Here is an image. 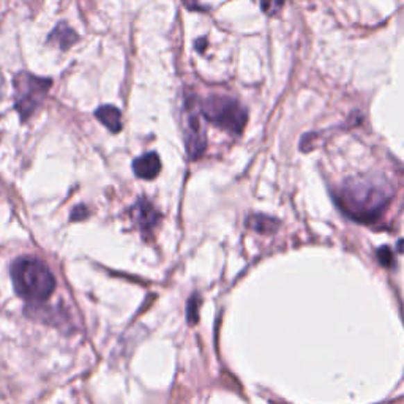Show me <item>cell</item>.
Returning <instances> with one entry per match:
<instances>
[{
    "instance_id": "cell-1",
    "label": "cell",
    "mask_w": 404,
    "mask_h": 404,
    "mask_svg": "<svg viewBox=\"0 0 404 404\" xmlns=\"http://www.w3.org/2000/svg\"><path fill=\"white\" fill-rule=\"evenodd\" d=\"M392 198V188L382 178H351L335 201L346 215L360 223H371L382 213Z\"/></svg>"
},
{
    "instance_id": "cell-2",
    "label": "cell",
    "mask_w": 404,
    "mask_h": 404,
    "mask_svg": "<svg viewBox=\"0 0 404 404\" xmlns=\"http://www.w3.org/2000/svg\"><path fill=\"white\" fill-rule=\"evenodd\" d=\"M11 281L18 296L28 303H43L56 289L54 275L35 258L16 259L11 265Z\"/></svg>"
},
{
    "instance_id": "cell-3",
    "label": "cell",
    "mask_w": 404,
    "mask_h": 404,
    "mask_svg": "<svg viewBox=\"0 0 404 404\" xmlns=\"http://www.w3.org/2000/svg\"><path fill=\"white\" fill-rule=\"evenodd\" d=\"M201 111L209 122L229 133H235V135H240L246 125L248 112L234 98L223 95L209 96L202 105Z\"/></svg>"
},
{
    "instance_id": "cell-4",
    "label": "cell",
    "mask_w": 404,
    "mask_h": 404,
    "mask_svg": "<svg viewBox=\"0 0 404 404\" xmlns=\"http://www.w3.org/2000/svg\"><path fill=\"white\" fill-rule=\"evenodd\" d=\"M51 87V79L19 73L15 78V105L22 120H27L37 111Z\"/></svg>"
},
{
    "instance_id": "cell-5",
    "label": "cell",
    "mask_w": 404,
    "mask_h": 404,
    "mask_svg": "<svg viewBox=\"0 0 404 404\" xmlns=\"http://www.w3.org/2000/svg\"><path fill=\"white\" fill-rule=\"evenodd\" d=\"M187 117H185V142L187 150L193 158H198L205 149V135L202 130L199 112L193 106H187Z\"/></svg>"
},
{
    "instance_id": "cell-6",
    "label": "cell",
    "mask_w": 404,
    "mask_h": 404,
    "mask_svg": "<svg viewBox=\"0 0 404 404\" xmlns=\"http://www.w3.org/2000/svg\"><path fill=\"white\" fill-rule=\"evenodd\" d=\"M131 215L135 218V221L141 226L142 233L146 234L152 233V229L157 226L160 220V213L155 210V207L146 199H141L135 207H133Z\"/></svg>"
},
{
    "instance_id": "cell-7",
    "label": "cell",
    "mask_w": 404,
    "mask_h": 404,
    "mask_svg": "<svg viewBox=\"0 0 404 404\" xmlns=\"http://www.w3.org/2000/svg\"><path fill=\"white\" fill-rule=\"evenodd\" d=\"M160 169L161 161L155 152L142 155V157L135 160V163H133V171H135V174L141 178H146V180H152V178L157 177Z\"/></svg>"
},
{
    "instance_id": "cell-8",
    "label": "cell",
    "mask_w": 404,
    "mask_h": 404,
    "mask_svg": "<svg viewBox=\"0 0 404 404\" xmlns=\"http://www.w3.org/2000/svg\"><path fill=\"white\" fill-rule=\"evenodd\" d=\"M95 115L112 133H119L120 128H122V114L115 106H101L95 112Z\"/></svg>"
},
{
    "instance_id": "cell-9",
    "label": "cell",
    "mask_w": 404,
    "mask_h": 404,
    "mask_svg": "<svg viewBox=\"0 0 404 404\" xmlns=\"http://www.w3.org/2000/svg\"><path fill=\"white\" fill-rule=\"evenodd\" d=\"M49 40L51 42H56L62 49H68L70 46H73L74 42H76L78 35L74 33L73 28H70L67 24H60L54 28V32L51 33Z\"/></svg>"
},
{
    "instance_id": "cell-10",
    "label": "cell",
    "mask_w": 404,
    "mask_h": 404,
    "mask_svg": "<svg viewBox=\"0 0 404 404\" xmlns=\"http://www.w3.org/2000/svg\"><path fill=\"white\" fill-rule=\"evenodd\" d=\"M248 226L251 229H255L256 233L261 234H272L278 229L280 223L275 220V218L265 217V215H253L248 218Z\"/></svg>"
},
{
    "instance_id": "cell-11",
    "label": "cell",
    "mask_w": 404,
    "mask_h": 404,
    "mask_svg": "<svg viewBox=\"0 0 404 404\" xmlns=\"http://www.w3.org/2000/svg\"><path fill=\"white\" fill-rule=\"evenodd\" d=\"M199 308H201V297L198 294H193L188 300V308H187V316L190 324H196L199 321Z\"/></svg>"
},
{
    "instance_id": "cell-12",
    "label": "cell",
    "mask_w": 404,
    "mask_h": 404,
    "mask_svg": "<svg viewBox=\"0 0 404 404\" xmlns=\"http://www.w3.org/2000/svg\"><path fill=\"white\" fill-rule=\"evenodd\" d=\"M378 259H379L380 265H384V267H392V265H394V253H392L389 246L379 248Z\"/></svg>"
},
{
    "instance_id": "cell-13",
    "label": "cell",
    "mask_w": 404,
    "mask_h": 404,
    "mask_svg": "<svg viewBox=\"0 0 404 404\" xmlns=\"http://www.w3.org/2000/svg\"><path fill=\"white\" fill-rule=\"evenodd\" d=\"M285 0H261V7L267 15H273L281 8Z\"/></svg>"
},
{
    "instance_id": "cell-14",
    "label": "cell",
    "mask_w": 404,
    "mask_h": 404,
    "mask_svg": "<svg viewBox=\"0 0 404 404\" xmlns=\"http://www.w3.org/2000/svg\"><path fill=\"white\" fill-rule=\"evenodd\" d=\"M89 215V212H87V209H85L84 205H79V207H76V209L73 210V215H71V220L73 221H78V220H83V218H85Z\"/></svg>"
},
{
    "instance_id": "cell-15",
    "label": "cell",
    "mask_w": 404,
    "mask_h": 404,
    "mask_svg": "<svg viewBox=\"0 0 404 404\" xmlns=\"http://www.w3.org/2000/svg\"><path fill=\"white\" fill-rule=\"evenodd\" d=\"M182 2H183L185 7L190 8V10H202L198 0H182Z\"/></svg>"
},
{
    "instance_id": "cell-16",
    "label": "cell",
    "mask_w": 404,
    "mask_h": 404,
    "mask_svg": "<svg viewBox=\"0 0 404 404\" xmlns=\"http://www.w3.org/2000/svg\"><path fill=\"white\" fill-rule=\"evenodd\" d=\"M3 98V78H2V74H0V100Z\"/></svg>"
},
{
    "instance_id": "cell-17",
    "label": "cell",
    "mask_w": 404,
    "mask_h": 404,
    "mask_svg": "<svg viewBox=\"0 0 404 404\" xmlns=\"http://www.w3.org/2000/svg\"><path fill=\"white\" fill-rule=\"evenodd\" d=\"M398 251H400V253H404V240H400V242H398Z\"/></svg>"
}]
</instances>
